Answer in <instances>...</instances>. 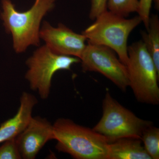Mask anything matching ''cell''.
I'll return each mask as SVG.
<instances>
[{"instance_id": "cell-1", "label": "cell", "mask_w": 159, "mask_h": 159, "mask_svg": "<svg viewBox=\"0 0 159 159\" xmlns=\"http://www.w3.org/2000/svg\"><path fill=\"white\" fill-rule=\"evenodd\" d=\"M55 0H35L27 11H17L10 0H2L1 19L7 33L11 34L16 53L25 52L31 46H39L41 23L54 9Z\"/></svg>"}, {"instance_id": "cell-2", "label": "cell", "mask_w": 159, "mask_h": 159, "mask_svg": "<svg viewBox=\"0 0 159 159\" xmlns=\"http://www.w3.org/2000/svg\"><path fill=\"white\" fill-rule=\"evenodd\" d=\"M56 148L76 159H108L109 141L93 129L60 118L53 124Z\"/></svg>"}, {"instance_id": "cell-3", "label": "cell", "mask_w": 159, "mask_h": 159, "mask_svg": "<svg viewBox=\"0 0 159 159\" xmlns=\"http://www.w3.org/2000/svg\"><path fill=\"white\" fill-rule=\"evenodd\" d=\"M82 32L88 43L108 47L116 52L126 66L128 61L127 40L132 31L142 22L140 16L129 19L107 10Z\"/></svg>"}, {"instance_id": "cell-4", "label": "cell", "mask_w": 159, "mask_h": 159, "mask_svg": "<svg viewBox=\"0 0 159 159\" xmlns=\"http://www.w3.org/2000/svg\"><path fill=\"white\" fill-rule=\"evenodd\" d=\"M126 65L129 86L139 102L152 105L159 103V72L144 43L139 41L127 49Z\"/></svg>"}, {"instance_id": "cell-5", "label": "cell", "mask_w": 159, "mask_h": 159, "mask_svg": "<svg viewBox=\"0 0 159 159\" xmlns=\"http://www.w3.org/2000/svg\"><path fill=\"white\" fill-rule=\"evenodd\" d=\"M152 125L140 119L114 99L108 92L102 102V116L93 130L112 142L124 138L141 139L143 131Z\"/></svg>"}, {"instance_id": "cell-6", "label": "cell", "mask_w": 159, "mask_h": 159, "mask_svg": "<svg viewBox=\"0 0 159 159\" xmlns=\"http://www.w3.org/2000/svg\"><path fill=\"white\" fill-rule=\"evenodd\" d=\"M79 62L78 57L56 54L45 45L36 49L27 60L28 70L25 77L31 89L46 99L50 95L54 74L61 70H70L71 66Z\"/></svg>"}, {"instance_id": "cell-7", "label": "cell", "mask_w": 159, "mask_h": 159, "mask_svg": "<svg viewBox=\"0 0 159 159\" xmlns=\"http://www.w3.org/2000/svg\"><path fill=\"white\" fill-rule=\"evenodd\" d=\"M80 59L84 72L102 74L121 90L125 91L129 87L126 66L108 47L88 43Z\"/></svg>"}, {"instance_id": "cell-8", "label": "cell", "mask_w": 159, "mask_h": 159, "mask_svg": "<svg viewBox=\"0 0 159 159\" xmlns=\"http://www.w3.org/2000/svg\"><path fill=\"white\" fill-rule=\"evenodd\" d=\"M39 37L54 53L79 58L86 46L83 34L74 32L61 23L55 28L44 21L40 29Z\"/></svg>"}, {"instance_id": "cell-9", "label": "cell", "mask_w": 159, "mask_h": 159, "mask_svg": "<svg viewBox=\"0 0 159 159\" xmlns=\"http://www.w3.org/2000/svg\"><path fill=\"white\" fill-rule=\"evenodd\" d=\"M54 140L53 125L47 119L32 117L16 141L22 158L34 159L48 141Z\"/></svg>"}, {"instance_id": "cell-10", "label": "cell", "mask_w": 159, "mask_h": 159, "mask_svg": "<svg viewBox=\"0 0 159 159\" xmlns=\"http://www.w3.org/2000/svg\"><path fill=\"white\" fill-rule=\"evenodd\" d=\"M37 103V99L32 94L23 93L20 98V107L15 116L0 126V143L16 139L22 132L31 121L33 108Z\"/></svg>"}, {"instance_id": "cell-11", "label": "cell", "mask_w": 159, "mask_h": 159, "mask_svg": "<svg viewBox=\"0 0 159 159\" xmlns=\"http://www.w3.org/2000/svg\"><path fill=\"white\" fill-rule=\"evenodd\" d=\"M108 159H152L141 139L121 138L109 142Z\"/></svg>"}, {"instance_id": "cell-12", "label": "cell", "mask_w": 159, "mask_h": 159, "mask_svg": "<svg viewBox=\"0 0 159 159\" xmlns=\"http://www.w3.org/2000/svg\"><path fill=\"white\" fill-rule=\"evenodd\" d=\"M146 33L141 34L146 48L149 53L156 67L159 72V20L157 15H152L149 21V27Z\"/></svg>"}, {"instance_id": "cell-13", "label": "cell", "mask_w": 159, "mask_h": 159, "mask_svg": "<svg viewBox=\"0 0 159 159\" xmlns=\"http://www.w3.org/2000/svg\"><path fill=\"white\" fill-rule=\"evenodd\" d=\"M141 139L152 159H159V129L152 125L143 131Z\"/></svg>"}, {"instance_id": "cell-14", "label": "cell", "mask_w": 159, "mask_h": 159, "mask_svg": "<svg viewBox=\"0 0 159 159\" xmlns=\"http://www.w3.org/2000/svg\"><path fill=\"white\" fill-rule=\"evenodd\" d=\"M139 7V0H107L109 11L123 17L138 12Z\"/></svg>"}, {"instance_id": "cell-15", "label": "cell", "mask_w": 159, "mask_h": 159, "mask_svg": "<svg viewBox=\"0 0 159 159\" xmlns=\"http://www.w3.org/2000/svg\"><path fill=\"white\" fill-rule=\"evenodd\" d=\"M4 142L0 147V159H22L16 139Z\"/></svg>"}, {"instance_id": "cell-16", "label": "cell", "mask_w": 159, "mask_h": 159, "mask_svg": "<svg viewBox=\"0 0 159 159\" xmlns=\"http://www.w3.org/2000/svg\"><path fill=\"white\" fill-rule=\"evenodd\" d=\"M154 1L157 9L159 8V0H139V7L138 13L139 16L144 23L145 28L148 30L149 21L150 19V12L152 1Z\"/></svg>"}, {"instance_id": "cell-17", "label": "cell", "mask_w": 159, "mask_h": 159, "mask_svg": "<svg viewBox=\"0 0 159 159\" xmlns=\"http://www.w3.org/2000/svg\"><path fill=\"white\" fill-rule=\"evenodd\" d=\"M107 0H91L89 18L95 20L98 16L107 10Z\"/></svg>"}]
</instances>
